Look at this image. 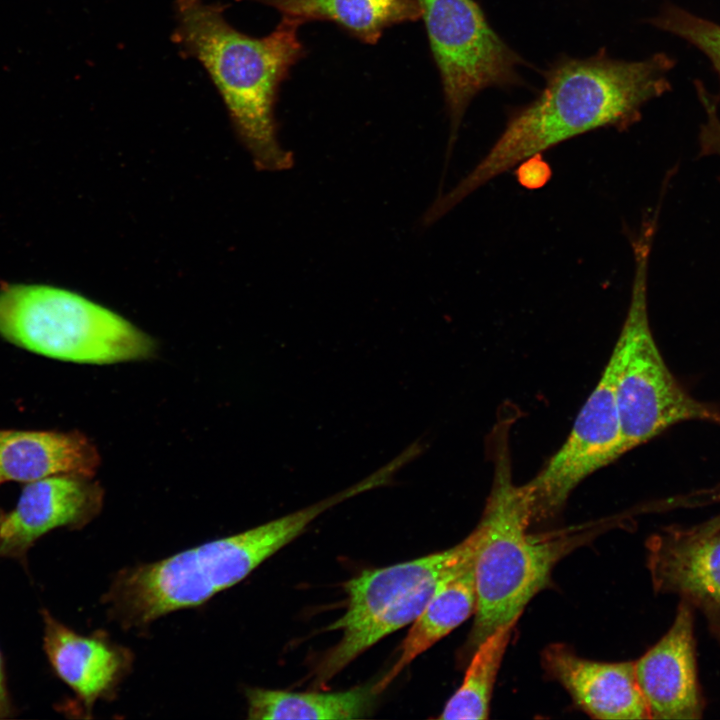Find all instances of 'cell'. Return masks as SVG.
Here are the masks:
<instances>
[{"label":"cell","instance_id":"obj_1","mask_svg":"<svg viewBox=\"0 0 720 720\" xmlns=\"http://www.w3.org/2000/svg\"><path fill=\"white\" fill-rule=\"evenodd\" d=\"M675 64L664 52L635 61L612 57L605 49L583 58H557L543 72L538 95L510 112L488 152L435 199L426 218L437 221L492 179L564 141L597 129L631 127L646 103L671 90Z\"/></svg>","mask_w":720,"mask_h":720},{"label":"cell","instance_id":"obj_2","mask_svg":"<svg viewBox=\"0 0 720 720\" xmlns=\"http://www.w3.org/2000/svg\"><path fill=\"white\" fill-rule=\"evenodd\" d=\"M224 11L220 3L176 0L173 41L206 69L256 168L287 170L293 155L278 140L274 108L281 83L305 54L303 22L282 16L270 34L256 38L231 26Z\"/></svg>","mask_w":720,"mask_h":720},{"label":"cell","instance_id":"obj_3","mask_svg":"<svg viewBox=\"0 0 720 720\" xmlns=\"http://www.w3.org/2000/svg\"><path fill=\"white\" fill-rule=\"evenodd\" d=\"M351 497L345 489L306 508L158 562L124 569L105 602L121 624L144 626L165 614L200 605L248 576L329 508Z\"/></svg>","mask_w":720,"mask_h":720},{"label":"cell","instance_id":"obj_4","mask_svg":"<svg viewBox=\"0 0 720 720\" xmlns=\"http://www.w3.org/2000/svg\"><path fill=\"white\" fill-rule=\"evenodd\" d=\"M501 440L495 447L491 491L477 525V600L466 646L471 652L496 629L518 620L549 583L556 563L587 537L528 532L532 524L529 501L523 486L513 480L507 439Z\"/></svg>","mask_w":720,"mask_h":720},{"label":"cell","instance_id":"obj_5","mask_svg":"<svg viewBox=\"0 0 720 720\" xmlns=\"http://www.w3.org/2000/svg\"><path fill=\"white\" fill-rule=\"evenodd\" d=\"M656 217L649 216L633 241L630 302L609 369L626 452L679 422L720 423V412L692 397L666 365L653 337L648 312V270Z\"/></svg>","mask_w":720,"mask_h":720},{"label":"cell","instance_id":"obj_6","mask_svg":"<svg viewBox=\"0 0 720 720\" xmlns=\"http://www.w3.org/2000/svg\"><path fill=\"white\" fill-rule=\"evenodd\" d=\"M0 337L45 357L84 364L143 360L156 351L154 340L122 316L47 284L0 286Z\"/></svg>","mask_w":720,"mask_h":720},{"label":"cell","instance_id":"obj_7","mask_svg":"<svg viewBox=\"0 0 720 720\" xmlns=\"http://www.w3.org/2000/svg\"><path fill=\"white\" fill-rule=\"evenodd\" d=\"M450 122L451 154L472 100L488 88L524 85L526 61L492 28L475 0H418Z\"/></svg>","mask_w":720,"mask_h":720},{"label":"cell","instance_id":"obj_8","mask_svg":"<svg viewBox=\"0 0 720 720\" xmlns=\"http://www.w3.org/2000/svg\"><path fill=\"white\" fill-rule=\"evenodd\" d=\"M625 453L612 378L605 367L565 442L537 475L522 485L532 523L554 517L583 480Z\"/></svg>","mask_w":720,"mask_h":720},{"label":"cell","instance_id":"obj_9","mask_svg":"<svg viewBox=\"0 0 720 720\" xmlns=\"http://www.w3.org/2000/svg\"><path fill=\"white\" fill-rule=\"evenodd\" d=\"M77 474H55L25 483L15 507L0 510V558L24 562L35 542L57 528L81 529L103 505L101 485Z\"/></svg>","mask_w":720,"mask_h":720},{"label":"cell","instance_id":"obj_10","mask_svg":"<svg viewBox=\"0 0 720 720\" xmlns=\"http://www.w3.org/2000/svg\"><path fill=\"white\" fill-rule=\"evenodd\" d=\"M692 606L681 600L667 633L635 661L650 719H699L704 701L697 677Z\"/></svg>","mask_w":720,"mask_h":720},{"label":"cell","instance_id":"obj_11","mask_svg":"<svg viewBox=\"0 0 720 720\" xmlns=\"http://www.w3.org/2000/svg\"><path fill=\"white\" fill-rule=\"evenodd\" d=\"M646 546L654 589L678 594L710 624L720 623V531L669 528L651 536Z\"/></svg>","mask_w":720,"mask_h":720},{"label":"cell","instance_id":"obj_12","mask_svg":"<svg viewBox=\"0 0 720 720\" xmlns=\"http://www.w3.org/2000/svg\"><path fill=\"white\" fill-rule=\"evenodd\" d=\"M542 666L592 718L650 719L637 680L635 661L589 660L565 644L554 643L543 650Z\"/></svg>","mask_w":720,"mask_h":720},{"label":"cell","instance_id":"obj_13","mask_svg":"<svg viewBox=\"0 0 720 720\" xmlns=\"http://www.w3.org/2000/svg\"><path fill=\"white\" fill-rule=\"evenodd\" d=\"M480 538L476 527L463 541L444 551L397 563L364 570L343 584L346 593L345 612L327 626L341 631L395 603L422 585L458 572L476 552Z\"/></svg>","mask_w":720,"mask_h":720},{"label":"cell","instance_id":"obj_14","mask_svg":"<svg viewBox=\"0 0 720 720\" xmlns=\"http://www.w3.org/2000/svg\"><path fill=\"white\" fill-rule=\"evenodd\" d=\"M43 649L55 674L66 683L90 710L110 694L128 670L130 655L96 634L84 636L41 611Z\"/></svg>","mask_w":720,"mask_h":720},{"label":"cell","instance_id":"obj_15","mask_svg":"<svg viewBox=\"0 0 720 720\" xmlns=\"http://www.w3.org/2000/svg\"><path fill=\"white\" fill-rule=\"evenodd\" d=\"M99 465L96 446L81 432L0 429V486L55 474L93 477Z\"/></svg>","mask_w":720,"mask_h":720},{"label":"cell","instance_id":"obj_16","mask_svg":"<svg viewBox=\"0 0 720 720\" xmlns=\"http://www.w3.org/2000/svg\"><path fill=\"white\" fill-rule=\"evenodd\" d=\"M474 557L449 578L433 595L400 645L396 661L385 675L374 683V691L382 693L420 654L448 635L474 614L476 583Z\"/></svg>","mask_w":720,"mask_h":720},{"label":"cell","instance_id":"obj_17","mask_svg":"<svg viewBox=\"0 0 720 720\" xmlns=\"http://www.w3.org/2000/svg\"><path fill=\"white\" fill-rule=\"evenodd\" d=\"M242 1V0H237ZM278 10L300 21H330L367 44H376L383 31L422 18L418 0H247Z\"/></svg>","mask_w":720,"mask_h":720},{"label":"cell","instance_id":"obj_18","mask_svg":"<svg viewBox=\"0 0 720 720\" xmlns=\"http://www.w3.org/2000/svg\"><path fill=\"white\" fill-rule=\"evenodd\" d=\"M455 574L426 583L378 613L341 630L339 641L323 654L313 669L312 684L326 686L375 643L412 623L437 590Z\"/></svg>","mask_w":720,"mask_h":720},{"label":"cell","instance_id":"obj_19","mask_svg":"<svg viewBox=\"0 0 720 720\" xmlns=\"http://www.w3.org/2000/svg\"><path fill=\"white\" fill-rule=\"evenodd\" d=\"M249 719H359L373 709L374 683L337 692L246 689Z\"/></svg>","mask_w":720,"mask_h":720},{"label":"cell","instance_id":"obj_20","mask_svg":"<svg viewBox=\"0 0 720 720\" xmlns=\"http://www.w3.org/2000/svg\"><path fill=\"white\" fill-rule=\"evenodd\" d=\"M517 621L499 627L476 647L461 685L446 702L438 719L488 718L493 687Z\"/></svg>","mask_w":720,"mask_h":720},{"label":"cell","instance_id":"obj_21","mask_svg":"<svg viewBox=\"0 0 720 720\" xmlns=\"http://www.w3.org/2000/svg\"><path fill=\"white\" fill-rule=\"evenodd\" d=\"M647 22L700 50L709 59L720 81V24L669 2Z\"/></svg>","mask_w":720,"mask_h":720},{"label":"cell","instance_id":"obj_22","mask_svg":"<svg viewBox=\"0 0 720 720\" xmlns=\"http://www.w3.org/2000/svg\"><path fill=\"white\" fill-rule=\"evenodd\" d=\"M517 166V180L527 189H538L545 185L551 177V169L542 160L541 154L532 156Z\"/></svg>","mask_w":720,"mask_h":720},{"label":"cell","instance_id":"obj_23","mask_svg":"<svg viewBox=\"0 0 720 720\" xmlns=\"http://www.w3.org/2000/svg\"><path fill=\"white\" fill-rule=\"evenodd\" d=\"M15 713L8 686L4 659L0 650V719L10 718Z\"/></svg>","mask_w":720,"mask_h":720},{"label":"cell","instance_id":"obj_24","mask_svg":"<svg viewBox=\"0 0 720 720\" xmlns=\"http://www.w3.org/2000/svg\"><path fill=\"white\" fill-rule=\"evenodd\" d=\"M688 529L696 534H709L720 531V514L708 521Z\"/></svg>","mask_w":720,"mask_h":720},{"label":"cell","instance_id":"obj_25","mask_svg":"<svg viewBox=\"0 0 720 720\" xmlns=\"http://www.w3.org/2000/svg\"><path fill=\"white\" fill-rule=\"evenodd\" d=\"M711 630L720 642V623L710 624Z\"/></svg>","mask_w":720,"mask_h":720}]
</instances>
